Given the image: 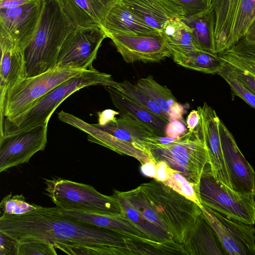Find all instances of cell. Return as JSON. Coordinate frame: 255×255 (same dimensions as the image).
Wrapping results in <instances>:
<instances>
[{"label": "cell", "instance_id": "83f0119b", "mask_svg": "<svg viewBox=\"0 0 255 255\" xmlns=\"http://www.w3.org/2000/svg\"><path fill=\"white\" fill-rule=\"evenodd\" d=\"M160 33L171 54L198 49L191 29L181 19L174 18L167 21Z\"/></svg>", "mask_w": 255, "mask_h": 255}, {"label": "cell", "instance_id": "8fae6325", "mask_svg": "<svg viewBox=\"0 0 255 255\" xmlns=\"http://www.w3.org/2000/svg\"><path fill=\"white\" fill-rule=\"evenodd\" d=\"M203 214L215 232L227 255H255V228L202 205Z\"/></svg>", "mask_w": 255, "mask_h": 255}, {"label": "cell", "instance_id": "484cf974", "mask_svg": "<svg viewBox=\"0 0 255 255\" xmlns=\"http://www.w3.org/2000/svg\"><path fill=\"white\" fill-rule=\"evenodd\" d=\"M80 221L86 224L105 228L125 233L134 238L148 243L160 242L153 239L139 229L126 216H115L92 212H82Z\"/></svg>", "mask_w": 255, "mask_h": 255}, {"label": "cell", "instance_id": "d4e9b609", "mask_svg": "<svg viewBox=\"0 0 255 255\" xmlns=\"http://www.w3.org/2000/svg\"><path fill=\"white\" fill-rule=\"evenodd\" d=\"M182 20L191 29L198 49L216 53L215 17L211 8L202 12L186 16Z\"/></svg>", "mask_w": 255, "mask_h": 255}, {"label": "cell", "instance_id": "44dd1931", "mask_svg": "<svg viewBox=\"0 0 255 255\" xmlns=\"http://www.w3.org/2000/svg\"><path fill=\"white\" fill-rule=\"evenodd\" d=\"M145 23L160 32L169 19H183L186 14L172 0H121Z\"/></svg>", "mask_w": 255, "mask_h": 255}, {"label": "cell", "instance_id": "d6a6232c", "mask_svg": "<svg viewBox=\"0 0 255 255\" xmlns=\"http://www.w3.org/2000/svg\"><path fill=\"white\" fill-rule=\"evenodd\" d=\"M218 75L229 84L234 95L255 109V93L237 78L229 64L225 63Z\"/></svg>", "mask_w": 255, "mask_h": 255}, {"label": "cell", "instance_id": "60d3db41", "mask_svg": "<svg viewBox=\"0 0 255 255\" xmlns=\"http://www.w3.org/2000/svg\"><path fill=\"white\" fill-rule=\"evenodd\" d=\"M119 114V112L112 109H106L97 113L98 117V124L103 126L111 122L115 121L117 118L116 115Z\"/></svg>", "mask_w": 255, "mask_h": 255}, {"label": "cell", "instance_id": "836d02e7", "mask_svg": "<svg viewBox=\"0 0 255 255\" xmlns=\"http://www.w3.org/2000/svg\"><path fill=\"white\" fill-rule=\"evenodd\" d=\"M119 83L120 86L119 91L143 108L167 120L159 107L136 85L126 80Z\"/></svg>", "mask_w": 255, "mask_h": 255}, {"label": "cell", "instance_id": "bcb514c9", "mask_svg": "<svg viewBox=\"0 0 255 255\" xmlns=\"http://www.w3.org/2000/svg\"><path fill=\"white\" fill-rule=\"evenodd\" d=\"M141 171L144 175L154 178L156 173V163L154 161H150L142 164Z\"/></svg>", "mask_w": 255, "mask_h": 255}, {"label": "cell", "instance_id": "74e56055", "mask_svg": "<svg viewBox=\"0 0 255 255\" xmlns=\"http://www.w3.org/2000/svg\"><path fill=\"white\" fill-rule=\"evenodd\" d=\"M0 255H17L19 243L13 238L0 231Z\"/></svg>", "mask_w": 255, "mask_h": 255}, {"label": "cell", "instance_id": "3957f363", "mask_svg": "<svg viewBox=\"0 0 255 255\" xmlns=\"http://www.w3.org/2000/svg\"><path fill=\"white\" fill-rule=\"evenodd\" d=\"M76 28L59 0H43L38 25L23 51L27 77L56 67L60 48L67 36Z\"/></svg>", "mask_w": 255, "mask_h": 255}, {"label": "cell", "instance_id": "ee69618b", "mask_svg": "<svg viewBox=\"0 0 255 255\" xmlns=\"http://www.w3.org/2000/svg\"><path fill=\"white\" fill-rule=\"evenodd\" d=\"M184 113V109L182 105L176 102L170 107L169 117L170 122L175 120H183L182 116Z\"/></svg>", "mask_w": 255, "mask_h": 255}, {"label": "cell", "instance_id": "8992f818", "mask_svg": "<svg viewBox=\"0 0 255 255\" xmlns=\"http://www.w3.org/2000/svg\"><path fill=\"white\" fill-rule=\"evenodd\" d=\"M44 183L47 195L57 207L67 210L126 216L113 195H104L90 185L61 178L45 179Z\"/></svg>", "mask_w": 255, "mask_h": 255}, {"label": "cell", "instance_id": "1f68e13d", "mask_svg": "<svg viewBox=\"0 0 255 255\" xmlns=\"http://www.w3.org/2000/svg\"><path fill=\"white\" fill-rule=\"evenodd\" d=\"M168 177L163 182L179 194L193 201L200 208L203 207L198 193V189L181 173L168 167Z\"/></svg>", "mask_w": 255, "mask_h": 255}, {"label": "cell", "instance_id": "d590c367", "mask_svg": "<svg viewBox=\"0 0 255 255\" xmlns=\"http://www.w3.org/2000/svg\"><path fill=\"white\" fill-rule=\"evenodd\" d=\"M55 246L46 242L30 241L19 243L17 255H56Z\"/></svg>", "mask_w": 255, "mask_h": 255}, {"label": "cell", "instance_id": "8d00e7d4", "mask_svg": "<svg viewBox=\"0 0 255 255\" xmlns=\"http://www.w3.org/2000/svg\"><path fill=\"white\" fill-rule=\"evenodd\" d=\"M185 12L186 16L193 15L209 9L212 0H172Z\"/></svg>", "mask_w": 255, "mask_h": 255}, {"label": "cell", "instance_id": "4fadbf2b", "mask_svg": "<svg viewBox=\"0 0 255 255\" xmlns=\"http://www.w3.org/2000/svg\"><path fill=\"white\" fill-rule=\"evenodd\" d=\"M108 37L128 63L157 62L171 57V51L160 32L134 35L111 34Z\"/></svg>", "mask_w": 255, "mask_h": 255}, {"label": "cell", "instance_id": "f1b7e54d", "mask_svg": "<svg viewBox=\"0 0 255 255\" xmlns=\"http://www.w3.org/2000/svg\"><path fill=\"white\" fill-rule=\"evenodd\" d=\"M226 63L255 76V42L244 37L229 49L218 54Z\"/></svg>", "mask_w": 255, "mask_h": 255}, {"label": "cell", "instance_id": "e0dca14e", "mask_svg": "<svg viewBox=\"0 0 255 255\" xmlns=\"http://www.w3.org/2000/svg\"><path fill=\"white\" fill-rule=\"evenodd\" d=\"M0 109L8 91L27 77L23 51L7 34L0 30Z\"/></svg>", "mask_w": 255, "mask_h": 255}, {"label": "cell", "instance_id": "b9f144b4", "mask_svg": "<svg viewBox=\"0 0 255 255\" xmlns=\"http://www.w3.org/2000/svg\"><path fill=\"white\" fill-rule=\"evenodd\" d=\"M36 0H0V9H7L19 7Z\"/></svg>", "mask_w": 255, "mask_h": 255}, {"label": "cell", "instance_id": "f546056e", "mask_svg": "<svg viewBox=\"0 0 255 255\" xmlns=\"http://www.w3.org/2000/svg\"><path fill=\"white\" fill-rule=\"evenodd\" d=\"M136 85L159 107L170 122V107L177 102L170 90L159 84L150 75L138 79Z\"/></svg>", "mask_w": 255, "mask_h": 255}, {"label": "cell", "instance_id": "52a82bcc", "mask_svg": "<svg viewBox=\"0 0 255 255\" xmlns=\"http://www.w3.org/2000/svg\"><path fill=\"white\" fill-rule=\"evenodd\" d=\"M85 71L56 67L37 76L26 77L20 80L6 95L3 106L0 109V122L3 120H12L21 115L47 93Z\"/></svg>", "mask_w": 255, "mask_h": 255}, {"label": "cell", "instance_id": "5b68a950", "mask_svg": "<svg viewBox=\"0 0 255 255\" xmlns=\"http://www.w3.org/2000/svg\"><path fill=\"white\" fill-rule=\"evenodd\" d=\"M149 151L154 161H163L181 173L199 190L202 173L210 165V156L200 125L175 141L164 145H151ZM199 191V190H198Z\"/></svg>", "mask_w": 255, "mask_h": 255}, {"label": "cell", "instance_id": "f6af8a7d", "mask_svg": "<svg viewBox=\"0 0 255 255\" xmlns=\"http://www.w3.org/2000/svg\"><path fill=\"white\" fill-rule=\"evenodd\" d=\"M156 173L154 179L161 182L165 181L168 177L167 165L165 162L161 161L156 163Z\"/></svg>", "mask_w": 255, "mask_h": 255}, {"label": "cell", "instance_id": "ac0fdd59", "mask_svg": "<svg viewBox=\"0 0 255 255\" xmlns=\"http://www.w3.org/2000/svg\"><path fill=\"white\" fill-rule=\"evenodd\" d=\"M61 121L88 133V140L107 147L121 154H126L137 159L141 164L153 161L145 152L131 144L121 140L112 134L89 124L77 117L63 111L58 113Z\"/></svg>", "mask_w": 255, "mask_h": 255}, {"label": "cell", "instance_id": "5bb4252c", "mask_svg": "<svg viewBox=\"0 0 255 255\" xmlns=\"http://www.w3.org/2000/svg\"><path fill=\"white\" fill-rule=\"evenodd\" d=\"M219 132L224 160L232 189L238 193L255 197V171L239 149L235 139L223 122Z\"/></svg>", "mask_w": 255, "mask_h": 255}, {"label": "cell", "instance_id": "9c48e42d", "mask_svg": "<svg viewBox=\"0 0 255 255\" xmlns=\"http://www.w3.org/2000/svg\"><path fill=\"white\" fill-rule=\"evenodd\" d=\"M198 193L202 205L243 222L255 224V197L240 194L220 182L210 165L202 174Z\"/></svg>", "mask_w": 255, "mask_h": 255}, {"label": "cell", "instance_id": "7dc6e473", "mask_svg": "<svg viewBox=\"0 0 255 255\" xmlns=\"http://www.w3.org/2000/svg\"><path fill=\"white\" fill-rule=\"evenodd\" d=\"M244 38L249 41L255 42V17L249 27Z\"/></svg>", "mask_w": 255, "mask_h": 255}, {"label": "cell", "instance_id": "7bdbcfd3", "mask_svg": "<svg viewBox=\"0 0 255 255\" xmlns=\"http://www.w3.org/2000/svg\"><path fill=\"white\" fill-rule=\"evenodd\" d=\"M200 115L198 111L193 110L188 115L186 120L187 128L189 131L194 130L199 124Z\"/></svg>", "mask_w": 255, "mask_h": 255}, {"label": "cell", "instance_id": "30bf717a", "mask_svg": "<svg viewBox=\"0 0 255 255\" xmlns=\"http://www.w3.org/2000/svg\"><path fill=\"white\" fill-rule=\"evenodd\" d=\"M107 37L101 27H76L62 44L56 67L83 70L92 68L98 51Z\"/></svg>", "mask_w": 255, "mask_h": 255}, {"label": "cell", "instance_id": "ba28073f", "mask_svg": "<svg viewBox=\"0 0 255 255\" xmlns=\"http://www.w3.org/2000/svg\"><path fill=\"white\" fill-rule=\"evenodd\" d=\"M215 17L216 53L231 48L244 37L255 17V0H212Z\"/></svg>", "mask_w": 255, "mask_h": 255}, {"label": "cell", "instance_id": "603a6c76", "mask_svg": "<svg viewBox=\"0 0 255 255\" xmlns=\"http://www.w3.org/2000/svg\"><path fill=\"white\" fill-rule=\"evenodd\" d=\"M115 0H59L64 12L76 27H101Z\"/></svg>", "mask_w": 255, "mask_h": 255}, {"label": "cell", "instance_id": "277c9868", "mask_svg": "<svg viewBox=\"0 0 255 255\" xmlns=\"http://www.w3.org/2000/svg\"><path fill=\"white\" fill-rule=\"evenodd\" d=\"M96 85L120 88L119 82L114 81L111 75L94 68L86 70L53 88L21 115L12 120L0 122V136L48 125L54 111L70 95L83 88Z\"/></svg>", "mask_w": 255, "mask_h": 255}, {"label": "cell", "instance_id": "7c38bea8", "mask_svg": "<svg viewBox=\"0 0 255 255\" xmlns=\"http://www.w3.org/2000/svg\"><path fill=\"white\" fill-rule=\"evenodd\" d=\"M48 125L0 136V172L28 162L47 142Z\"/></svg>", "mask_w": 255, "mask_h": 255}, {"label": "cell", "instance_id": "d6986e66", "mask_svg": "<svg viewBox=\"0 0 255 255\" xmlns=\"http://www.w3.org/2000/svg\"><path fill=\"white\" fill-rule=\"evenodd\" d=\"M101 27L111 34H145L160 32L145 23L121 0H115L109 6Z\"/></svg>", "mask_w": 255, "mask_h": 255}, {"label": "cell", "instance_id": "4316f807", "mask_svg": "<svg viewBox=\"0 0 255 255\" xmlns=\"http://www.w3.org/2000/svg\"><path fill=\"white\" fill-rule=\"evenodd\" d=\"M171 57L182 67L206 74H218L225 64L218 54L198 49L173 53Z\"/></svg>", "mask_w": 255, "mask_h": 255}, {"label": "cell", "instance_id": "6da1fadb", "mask_svg": "<svg viewBox=\"0 0 255 255\" xmlns=\"http://www.w3.org/2000/svg\"><path fill=\"white\" fill-rule=\"evenodd\" d=\"M0 231L19 243L44 241L69 255H138L137 240L111 229L83 223L62 214L57 207L38 206L21 215H1Z\"/></svg>", "mask_w": 255, "mask_h": 255}, {"label": "cell", "instance_id": "f35d334b", "mask_svg": "<svg viewBox=\"0 0 255 255\" xmlns=\"http://www.w3.org/2000/svg\"><path fill=\"white\" fill-rule=\"evenodd\" d=\"M186 126L183 120L170 122L166 128V136L174 138L180 137L187 132Z\"/></svg>", "mask_w": 255, "mask_h": 255}, {"label": "cell", "instance_id": "ffe728a7", "mask_svg": "<svg viewBox=\"0 0 255 255\" xmlns=\"http://www.w3.org/2000/svg\"><path fill=\"white\" fill-rule=\"evenodd\" d=\"M93 125L145 152L154 161L149 152V139L158 135L148 126L134 118L128 114H122L115 121L107 125Z\"/></svg>", "mask_w": 255, "mask_h": 255}, {"label": "cell", "instance_id": "7a4b0ae2", "mask_svg": "<svg viewBox=\"0 0 255 255\" xmlns=\"http://www.w3.org/2000/svg\"><path fill=\"white\" fill-rule=\"evenodd\" d=\"M144 220L183 245L201 213L193 201L155 179L127 191L114 190Z\"/></svg>", "mask_w": 255, "mask_h": 255}, {"label": "cell", "instance_id": "cb8c5ba5", "mask_svg": "<svg viewBox=\"0 0 255 255\" xmlns=\"http://www.w3.org/2000/svg\"><path fill=\"white\" fill-rule=\"evenodd\" d=\"M110 94L115 107L122 113L134 118L150 128L159 136H166L165 130L169 122L138 105L117 89L105 87Z\"/></svg>", "mask_w": 255, "mask_h": 255}, {"label": "cell", "instance_id": "2e32d148", "mask_svg": "<svg viewBox=\"0 0 255 255\" xmlns=\"http://www.w3.org/2000/svg\"><path fill=\"white\" fill-rule=\"evenodd\" d=\"M199 125L209 153L210 166L213 175L220 182L232 189L221 146L219 122L215 111L206 102L197 107Z\"/></svg>", "mask_w": 255, "mask_h": 255}, {"label": "cell", "instance_id": "ab89813d", "mask_svg": "<svg viewBox=\"0 0 255 255\" xmlns=\"http://www.w3.org/2000/svg\"><path fill=\"white\" fill-rule=\"evenodd\" d=\"M231 67L237 78L255 93V76L243 70Z\"/></svg>", "mask_w": 255, "mask_h": 255}, {"label": "cell", "instance_id": "9a60e30c", "mask_svg": "<svg viewBox=\"0 0 255 255\" xmlns=\"http://www.w3.org/2000/svg\"><path fill=\"white\" fill-rule=\"evenodd\" d=\"M43 0L7 9H0V30L9 35L24 51L40 20Z\"/></svg>", "mask_w": 255, "mask_h": 255}, {"label": "cell", "instance_id": "7402d4cb", "mask_svg": "<svg viewBox=\"0 0 255 255\" xmlns=\"http://www.w3.org/2000/svg\"><path fill=\"white\" fill-rule=\"evenodd\" d=\"M183 245L191 255H227L202 211L198 216Z\"/></svg>", "mask_w": 255, "mask_h": 255}, {"label": "cell", "instance_id": "4dcf8cb0", "mask_svg": "<svg viewBox=\"0 0 255 255\" xmlns=\"http://www.w3.org/2000/svg\"><path fill=\"white\" fill-rule=\"evenodd\" d=\"M123 208L126 217L139 229L155 241L164 242H175L170 236L153 224L143 219L124 198L113 193Z\"/></svg>", "mask_w": 255, "mask_h": 255}, {"label": "cell", "instance_id": "e575fe53", "mask_svg": "<svg viewBox=\"0 0 255 255\" xmlns=\"http://www.w3.org/2000/svg\"><path fill=\"white\" fill-rule=\"evenodd\" d=\"M38 207L37 205L26 202L22 195H12L11 193L5 196L0 203L3 215H21L34 210Z\"/></svg>", "mask_w": 255, "mask_h": 255}]
</instances>
